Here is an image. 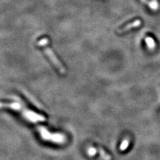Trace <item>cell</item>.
<instances>
[{
    "instance_id": "obj_1",
    "label": "cell",
    "mask_w": 160,
    "mask_h": 160,
    "mask_svg": "<svg viewBox=\"0 0 160 160\" xmlns=\"http://www.w3.org/2000/svg\"><path fill=\"white\" fill-rule=\"evenodd\" d=\"M39 130L41 136L43 140L51 141L52 142L55 143H63L64 141V136L61 134H58V133L51 134V133L43 127H40Z\"/></svg>"
},
{
    "instance_id": "obj_2",
    "label": "cell",
    "mask_w": 160,
    "mask_h": 160,
    "mask_svg": "<svg viewBox=\"0 0 160 160\" xmlns=\"http://www.w3.org/2000/svg\"><path fill=\"white\" fill-rule=\"evenodd\" d=\"M20 111H21V113L23 115V116L29 121L35 123L38 121H43L46 120L45 117L42 115L36 113L33 111L22 108V107H21Z\"/></svg>"
},
{
    "instance_id": "obj_3",
    "label": "cell",
    "mask_w": 160,
    "mask_h": 160,
    "mask_svg": "<svg viewBox=\"0 0 160 160\" xmlns=\"http://www.w3.org/2000/svg\"><path fill=\"white\" fill-rule=\"evenodd\" d=\"M44 51H45L46 54L47 55V57L50 58L51 62L53 63L54 65L58 69L60 72L61 73H65V68L64 66L62 65L61 64V62L58 60V59L57 57L55 56V55L54 54V51H52L50 47H45L44 48Z\"/></svg>"
},
{
    "instance_id": "obj_4",
    "label": "cell",
    "mask_w": 160,
    "mask_h": 160,
    "mask_svg": "<svg viewBox=\"0 0 160 160\" xmlns=\"http://www.w3.org/2000/svg\"><path fill=\"white\" fill-rule=\"evenodd\" d=\"M141 21L140 20H136L135 21H133V22H132V23H130V24H129L128 25H126L125 26H124V28H121L120 29H118L117 33H124L125 32L129 30V29H131L139 27V26L141 25Z\"/></svg>"
},
{
    "instance_id": "obj_5",
    "label": "cell",
    "mask_w": 160,
    "mask_h": 160,
    "mask_svg": "<svg viewBox=\"0 0 160 160\" xmlns=\"http://www.w3.org/2000/svg\"><path fill=\"white\" fill-rule=\"evenodd\" d=\"M146 42L148 49L150 50H154L155 48L156 44H155V41L153 38H151V37H147V38H146Z\"/></svg>"
},
{
    "instance_id": "obj_6",
    "label": "cell",
    "mask_w": 160,
    "mask_h": 160,
    "mask_svg": "<svg viewBox=\"0 0 160 160\" xmlns=\"http://www.w3.org/2000/svg\"><path fill=\"white\" fill-rule=\"evenodd\" d=\"M99 154H100V155H101V157L103 158V160H110L111 159L110 156L108 154H107L102 148L99 149Z\"/></svg>"
},
{
    "instance_id": "obj_7",
    "label": "cell",
    "mask_w": 160,
    "mask_h": 160,
    "mask_svg": "<svg viewBox=\"0 0 160 160\" xmlns=\"http://www.w3.org/2000/svg\"><path fill=\"white\" fill-rule=\"evenodd\" d=\"M128 146H129V140H125L124 141H123V142L121 143L120 149L121 151H125Z\"/></svg>"
},
{
    "instance_id": "obj_8",
    "label": "cell",
    "mask_w": 160,
    "mask_h": 160,
    "mask_svg": "<svg viewBox=\"0 0 160 160\" xmlns=\"http://www.w3.org/2000/svg\"><path fill=\"white\" fill-rule=\"evenodd\" d=\"M48 43H49V39L47 38H43L39 41L38 43V45L39 46H46Z\"/></svg>"
},
{
    "instance_id": "obj_9",
    "label": "cell",
    "mask_w": 160,
    "mask_h": 160,
    "mask_svg": "<svg viewBox=\"0 0 160 160\" xmlns=\"http://www.w3.org/2000/svg\"><path fill=\"white\" fill-rule=\"evenodd\" d=\"M96 153V150L94 147H90L88 150V154L91 156H94Z\"/></svg>"
},
{
    "instance_id": "obj_10",
    "label": "cell",
    "mask_w": 160,
    "mask_h": 160,
    "mask_svg": "<svg viewBox=\"0 0 160 160\" xmlns=\"http://www.w3.org/2000/svg\"><path fill=\"white\" fill-rule=\"evenodd\" d=\"M141 1L142 2H143V3H146V4H147L148 6L150 5V2H149L148 0H141Z\"/></svg>"
},
{
    "instance_id": "obj_11",
    "label": "cell",
    "mask_w": 160,
    "mask_h": 160,
    "mask_svg": "<svg viewBox=\"0 0 160 160\" xmlns=\"http://www.w3.org/2000/svg\"><path fill=\"white\" fill-rule=\"evenodd\" d=\"M152 2H155V3H158V0H151Z\"/></svg>"
}]
</instances>
